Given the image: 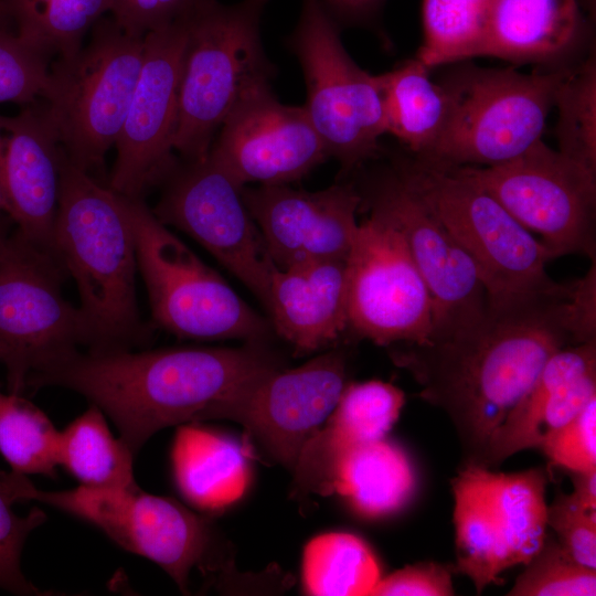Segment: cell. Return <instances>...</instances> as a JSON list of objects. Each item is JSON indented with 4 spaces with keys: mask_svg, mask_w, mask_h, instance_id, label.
Returning a JSON list of instances; mask_svg holds the SVG:
<instances>
[{
    "mask_svg": "<svg viewBox=\"0 0 596 596\" xmlns=\"http://www.w3.org/2000/svg\"><path fill=\"white\" fill-rule=\"evenodd\" d=\"M586 341L572 281L554 291L488 300L471 324L424 343L390 345V356L419 385V397L450 418L462 465L487 467L494 432L549 358Z\"/></svg>",
    "mask_w": 596,
    "mask_h": 596,
    "instance_id": "obj_1",
    "label": "cell"
},
{
    "mask_svg": "<svg viewBox=\"0 0 596 596\" xmlns=\"http://www.w3.org/2000/svg\"><path fill=\"white\" fill-rule=\"evenodd\" d=\"M264 342L115 352L75 350L34 371L26 390H72L108 415L136 456L160 429L220 418L278 361Z\"/></svg>",
    "mask_w": 596,
    "mask_h": 596,
    "instance_id": "obj_2",
    "label": "cell"
},
{
    "mask_svg": "<svg viewBox=\"0 0 596 596\" xmlns=\"http://www.w3.org/2000/svg\"><path fill=\"white\" fill-rule=\"evenodd\" d=\"M54 249L77 286L89 333L87 351L145 345L150 331L138 308L136 245L120 198L76 168L64 150Z\"/></svg>",
    "mask_w": 596,
    "mask_h": 596,
    "instance_id": "obj_3",
    "label": "cell"
},
{
    "mask_svg": "<svg viewBox=\"0 0 596 596\" xmlns=\"http://www.w3.org/2000/svg\"><path fill=\"white\" fill-rule=\"evenodd\" d=\"M268 0L224 4L201 0L187 15V39L172 140L182 160L207 156L230 111L252 91L270 85L273 66L260 38Z\"/></svg>",
    "mask_w": 596,
    "mask_h": 596,
    "instance_id": "obj_4",
    "label": "cell"
},
{
    "mask_svg": "<svg viewBox=\"0 0 596 596\" xmlns=\"http://www.w3.org/2000/svg\"><path fill=\"white\" fill-rule=\"evenodd\" d=\"M119 198L153 324L182 339L265 342L273 330L268 318L161 223L143 199Z\"/></svg>",
    "mask_w": 596,
    "mask_h": 596,
    "instance_id": "obj_5",
    "label": "cell"
},
{
    "mask_svg": "<svg viewBox=\"0 0 596 596\" xmlns=\"http://www.w3.org/2000/svg\"><path fill=\"white\" fill-rule=\"evenodd\" d=\"M394 171L473 260L489 301L563 286L546 272L552 257L542 242L477 183L417 158L396 162Z\"/></svg>",
    "mask_w": 596,
    "mask_h": 596,
    "instance_id": "obj_6",
    "label": "cell"
},
{
    "mask_svg": "<svg viewBox=\"0 0 596 596\" xmlns=\"http://www.w3.org/2000/svg\"><path fill=\"white\" fill-rule=\"evenodd\" d=\"M568 70L532 74L475 65L456 70L441 82L450 97L446 128L430 152L417 159L454 168L489 167L515 158L541 139Z\"/></svg>",
    "mask_w": 596,
    "mask_h": 596,
    "instance_id": "obj_7",
    "label": "cell"
},
{
    "mask_svg": "<svg viewBox=\"0 0 596 596\" xmlns=\"http://www.w3.org/2000/svg\"><path fill=\"white\" fill-rule=\"evenodd\" d=\"M143 38L103 17L85 45L51 63L43 100L67 159L91 175L102 170L120 134L142 64Z\"/></svg>",
    "mask_w": 596,
    "mask_h": 596,
    "instance_id": "obj_8",
    "label": "cell"
},
{
    "mask_svg": "<svg viewBox=\"0 0 596 596\" xmlns=\"http://www.w3.org/2000/svg\"><path fill=\"white\" fill-rule=\"evenodd\" d=\"M0 488L13 503L34 500L70 513L99 529L120 547L164 570L188 592L193 567H209L213 551L210 523L180 502L136 488L45 491L25 475L0 471Z\"/></svg>",
    "mask_w": 596,
    "mask_h": 596,
    "instance_id": "obj_9",
    "label": "cell"
},
{
    "mask_svg": "<svg viewBox=\"0 0 596 596\" xmlns=\"http://www.w3.org/2000/svg\"><path fill=\"white\" fill-rule=\"evenodd\" d=\"M547 469L496 472L465 464L451 479L456 563L478 594L502 582L505 570L525 565L547 535Z\"/></svg>",
    "mask_w": 596,
    "mask_h": 596,
    "instance_id": "obj_10",
    "label": "cell"
},
{
    "mask_svg": "<svg viewBox=\"0 0 596 596\" xmlns=\"http://www.w3.org/2000/svg\"><path fill=\"white\" fill-rule=\"evenodd\" d=\"M289 46L305 77L304 107L329 157L344 171L375 158L386 134L379 77L351 58L340 25L319 0H302Z\"/></svg>",
    "mask_w": 596,
    "mask_h": 596,
    "instance_id": "obj_11",
    "label": "cell"
},
{
    "mask_svg": "<svg viewBox=\"0 0 596 596\" xmlns=\"http://www.w3.org/2000/svg\"><path fill=\"white\" fill-rule=\"evenodd\" d=\"M66 275L18 230L0 249V345L10 393L22 395L34 371L89 344L79 307L62 294Z\"/></svg>",
    "mask_w": 596,
    "mask_h": 596,
    "instance_id": "obj_12",
    "label": "cell"
},
{
    "mask_svg": "<svg viewBox=\"0 0 596 596\" xmlns=\"http://www.w3.org/2000/svg\"><path fill=\"white\" fill-rule=\"evenodd\" d=\"M451 169L494 198L541 236L552 258L581 254L595 262L596 173L542 139L505 162Z\"/></svg>",
    "mask_w": 596,
    "mask_h": 596,
    "instance_id": "obj_13",
    "label": "cell"
},
{
    "mask_svg": "<svg viewBox=\"0 0 596 596\" xmlns=\"http://www.w3.org/2000/svg\"><path fill=\"white\" fill-rule=\"evenodd\" d=\"M160 185L155 216L198 242L266 309L276 266L245 205L243 187L209 153L177 161Z\"/></svg>",
    "mask_w": 596,
    "mask_h": 596,
    "instance_id": "obj_14",
    "label": "cell"
},
{
    "mask_svg": "<svg viewBox=\"0 0 596 596\" xmlns=\"http://www.w3.org/2000/svg\"><path fill=\"white\" fill-rule=\"evenodd\" d=\"M348 329L377 345L424 343L433 302L400 231L370 211L347 258Z\"/></svg>",
    "mask_w": 596,
    "mask_h": 596,
    "instance_id": "obj_15",
    "label": "cell"
},
{
    "mask_svg": "<svg viewBox=\"0 0 596 596\" xmlns=\"http://www.w3.org/2000/svg\"><path fill=\"white\" fill-rule=\"evenodd\" d=\"M185 15L143 38L142 64L115 145L116 160L107 184L119 195L143 199L178 161L172 140L187 39Z\"/></svg>",
    "mask_w": 596,
    "mask_h": 596,
    "instance_id": "obj_16",
    "label": "cell"
},
{
    "mask_svg": "<svg viewBox=\"0 0 596 596\" xmlns=\"http://www.w3.org/2000/svg\"><path fill=\"white\" fill-rule=\"evenodd\" d=\"M361 207L385 216L402 234L433 302L432 337L471 324L488 306L477 266L394 169L370 183Z\"/></svg>",
    "mask_w": 596,
    "mask_h": 596,
    "instance_id": "obj_17",
    "label": "cell"
},
{
    "mask_svg": "<svg viewBox=\"0 0 596 596\" xmlns=\"http://www.w3.org/2000/svg\"><path fill=\"white\" fill-rule=\"evenodd\" d=\"M347 362L344 351L334 349L294 369L275 368L238 394L220 418L242 424L274 460L292 471L347 385Z\"/></svg>",
    "mask_w": 596,
    "mask_h": 596,
    "instance_id": "obj_18",
    "label": "cell"
},
{
    "mask_svg": "<svg viewBox=\"0 0 596 596\" xmlns=\"http://www.w3.org/2000/svg\"><path fill=\"white\" fill-rule=\"evenodd\" d=\"M209 155L243 188L289 184L329 158L305 107L281 104L270 85L237 103Z\"/></svg>",
    "mask_w": 596,
    "mask_h": 596,
    "instance_id": "obj_19",
    "label": "cell"
},
{
    "mask_svg": "<svg viewBox=\"0 0 596 596\" xmlns=\"http://www.w3.org/2000/svg\"><path fill=\"white\" fill-rule=\"evenodd\" d=\"M242 194L277 268L348 258L362 203L353 184L338 183L312 192L288 184L247 185Z\"/></svg>",
    "mask_w": 596,
    "mask_h": 596,
    "instance_id": "obj_20",
    "label": "cell"
},
{
    "mask_svg": "<svg viewBox=\"0 0 596 596\" xmlns=\"http://www.w3.org/2000/svg\"><path fill=\"white\" fill-rule=\"evenodd\" d=\"M21 107L15 116L0 115V188L17 230L57 258L54 224L63 148L43 99Z\"/></svg>",
    "mask_w": 596,
    "mask_h": 596,
    "instance_id": "obj_21",
    "label": "cell"
},
{
    "mask_svg": "<svg viewBox=\"0 0 596 596\" xmlns=\"http://www.w3.org/2000/svg\"><path fill=\"white\" fill-rule=\"evenodd\" d=\"M596 397V340L554 352L494 432L487 468L539 446Z\"/></svg>",
    "mask_w": 596,
    "mask_h": 596,
    "instance_id": "obj_22",
    "label": "cell"
},
{
    "mask_svg": "<svg viewBox=\"0 0 596 596\" xmlns=\"http://www.w3.org/2000/svg\"><path fill=\"white\" fill-rule=\"evenodd\" d=\"M265 310L298 354L333 344L348 330L347 259L275 267Z\"/></svg>",
    "mask_w": 596,
    "mask_h": 596,
    "instance_id": "obj_23",
    "label": "cell"
},
{
    "mask_svg": "<svg viewBox=\"0 0 596 596\" xmlns=\"http://www.w3.org/2000/svg\"><path fill=\"white\" fill-rule=\"evenodd\" d=\"M404 404V392L391 383H347L333 412L299 455L292 470L294 493L331 494L340 456L355 445L386 437Z\"/></svg>",
    "mask_w": 596,
    "mask_h": 596,
    "instance_id": "obj_24",
    "label": "cell"
},
{
    "mask_svg": "<svg viewBox=\"0 0 596 596\" xmlns=\"http://www.w3.org/2000/svg\"><path fill=\"white\" fill-rule=\"evenodd\" d=\"M585 28L577 0H493L480 56L556 62L578 45Z\"/></svg>",
    "mask_w": 596,
    "mask_h": 596,
    "instance_id": "obj_25",
    "label": "cell"
},
{
    "mask_svg": "<svg viewBox=\"0 0 596 596\" xmlns=\"http://www.w3.org/2000/svg\"><path fill=\"white\" fill-rule=\"evenodd\" d=\"M171 462L179 491L202 511L216 512L236 502L249 482L243 447L233 438L195 423L178 427Z\"/></svg>",
    "mask_w": 596,
    "mask_h": 596,
    "instance_id": "obj_26",
    "label": "cell"
},
{
    "mask_svg": "<svg viewBox=\"0 0 596 596\" xmlns=\"http://www.w3.org/2000/svg\"><path fill=\"white\" fill-rule=\"evenodd\" d=\"M417 475L407 453L386 437L355 445L338 459L332 492L368 519L392 515L414 498Z\"/></svg>",
    "mask_w": 596,
    "mask_h": 596,
    "instance_id": "obj_27",
    "label": "cell"
},
{
    "mask_svg": "<svg viewBox=\"0 0 596 596\" xmlns=\"http://www.w3.org/2000/svg\"><path fill=\"white\" fill-rule=\"evenodd\" d=\"M386 134L394 136L416 158H424L441 137L450 114V97L443 83L429 78L417 57L377 74Z\"/></svg>",
    "mask_w": 596,
    "mask_h": 596,
    "instance_id": "obj_28",
    "label": "cell"
},
{
    "mask_svg": "<svg viewBox=\"0 0 596 596\" xmlns=\"http://www.w3.org/2000/svg\"><path fill=\"white\" fill-rule=\"evenodd\" d=\"M135 455L116 438L104 412L91 406L60 432L58 465L82 486L94 488H136Z\"/></svg>",
    "mask_w": 596,
    "mask_h": 596,
    "instance_id": "obj_29",
    "label": "cell"
},
{
    "mask_svg": "<svg viewBox=\"0 0 596 596\" xmlns=\"http://www.w3.org/2000/svg\"><path fill=\"white\" fill-rule=\"evenodd\" d=\"M17 35L52 61L74 54L111 0H4Z\"/></svg>",
    "mask_w": 596,
    "mask_h": 596,
    "instance_id": "obj_30",
    "label": "cell"
},
{
    "mask_svg": "<svg viewBox=\"0 0 596 596\" xmlns=\"http://www.w3.org/2000/svg\"><path fill=\"white\" fill-rule=\"evenodd\" d=\"M379 562L359 536L329 532L310 540L302 554V583L316 596H365L381 579Z\"/></svg>",
    "mask_w": 596,
    "mask_h": 596,
    "instance_id": "obj_31",
    "label": "cell"
},
{
    "mask_svg": "<svg viewBox=\"0 0 596 596\" xmlns=\"http://www.w3.org/2000/svg\"><path fill=\"white\" fill-rule=\"evenodd\" d=\"M493 0H423L416 57L429 70L480 56Z\"/></svg>",
    "mask_w": 596,
    "mask_h": 596,
    "instance_id": "obj_32",
    "label": "cell"
},
{
    "mask_svg": "<svg viewBox=\"0 0 596 596\" xmlns=\"http://www.w3.org/2000/svg\"><path fill=\"white\" fill-rule=\"evenodd\" d=\"M60 432L21 394L0 389V454L15 473L56 476Z\"/></svg>",
    "mask_w": 596,
    "mask_h": 596,
    "instance_id": "obj_33",
    "label": "cell"
},
{
    "mask_svg": "<svg viewBox=\"0 0 596 596\" xmlns=\"http://www.w3.org/2000/svg\"><path fill=\"white\" fill-rule=\"evenodd\" d=\"M558 151L596 173V58L590 54L570 67L560 83L554 105Z\"/></svg>",
    "mask_w": 596,
    "mask_h": 596,
    "instance_id": "obj_34",
    "label": "cell"
},
{
    "mask_svg": "<svg viewBox=\"0 0 596 596\" xmlns=\"http://www.w3.org/2000/svg\"><path fill=\"white\" fill-rule=\"evenodd\" d=\"M509 596H594L596 570L577 563L547 533L535 555L524 565Z\"/></svg>",
    "mask_w": 596,
    "mask_h": 596,
    "instance_id": "obj_35",
    "label": "cell"
},
{
    "mask_svg": "<svg viewBox=\"0 0 596 596\" xmlns=\"http://www.w3.org/2000/svg\"><path fill=\"white\" fill-rule=\"evenodd\" d=\"M51 63L14 31L0 30V104L23 106L43 99Z\"/></svg>",
    "mask_w": 596,
    "mask_h": 596,
    "instance_id": "obj_36",
    "label": "cell"
},
{
    "mask_svg": "<svg viewBox=\"0 0 596 596\" xmlns=\"http://www.w3.org/2000/svg\"><path fill=\"white\" fill-rule=\"evenodd\" d=\"M12 502L0 488V588L18 595H46L21 570V554L29 534L46 521L34 507L25 517L14 513Z\"/></svg>",
    "mask_w": 596,
    "mask_h": 596,
    "instance_id": "obj_37",
    "label": "cell"
},
{
    "mask_svg": "<svg viewBox=\"0 0 596 596\" xmlns=\"http://www.w3.org/2000/svg\"><path fill=\"white\" fill-rule=\"evenodd\" d=\"M547 528L558 544L581 565L596 570V508L573 492L557 493L547 505Z\"/></svg>",
    "mask_w": 596,
    "mask_h": 596,
    "instance_id": "obj_38",
    "label": "cell"
},
{
    "mask_svg": "<svg viewBox=\"0 0 596 596\" xmlns=\"http://www.w3.org/2000/svg\"><path fill=\"white\" fill-rule=\"evenodd\" d=\"M550 462L568 472L596 470V397L539 446Z\"/></svg>",
    "mask_w": 596,
    "mask_h": 596,
    "instance_id": "obj_39",
    "label": "cell"
},
{
    "mask_svg": "<svg viewBox=\"0 0 596 596\" xmlns=\"http://www.w3.org/2000/svg\"><path fill=\"white\" fill-rule=\"evenodd\" d=\"M201 0H111L110 13L128 34L145 36L189 13Z\"/></svg>",
    "mask_w": 596,
    "mask_h": 596,
    "instance_id": "obj_40",
    "label": "cell"
},
{
    "mask_svg": "<svg viewBox=\"0 0 596 596\" xmlns=\"http://www.w3.org/2000/svg\"><path fill=\"white\" fill-rule=\"evenodd\" d=\"M453 568L435 562H421L381 577L372 596L454 595Z\"/></svg>",
    "mask_w": 596,
    "mask_h": 596,
    "instance_id": "obj_41",
    "label": "cell"
},
{
    "mask_svg": "<svg viewBox=\"0 0 596 596\" xmlns=\"http://www.w3.org/2000/svg\"><path fill=\"white\" fill-rule=\"evenodd\" d=\"M327 12L340 24L370 23L385 0H319Z\"/></svg>",
    "mask_w": 596,
    "mask_h": 596,
    "instance_id": "obj_42",
    "label": "cell"
},
{
    "mask_svg": "<svg viewBox=\"0 0 596 596\" xmlns=\"http://www.w3.org/2000/svg\"><path fill=\"white\" fill-rule=\"evenodd\" d=\"M573 493L585 504L596 508V470L570 472Z\"/></svg>",
    "mask_w": 596,
    "mask_h": 596,
    "instance_id": "obj_43",
    "label": "cell"
},
{
    "mask_svg": "<svg viewBox=\"0 0 596 596\" xmlns=\"http://www.w3.org/2000/svg\"><path fill=\"white\" fill-rule=\"evenodd\" d=\"M0 30L14 31L4 0H0Z\"/></svg>",
    "mask_w": 596,
    "mask_h": 596,
    "instance_id": "obj_44",
    "label": "cell"
},
{
    "mask_svg": "<svg viewBox=\"0 0 596 596\" xmlns=\"http://www.w3.org/2000/svg\"><path fill=\"white\" fill-rule=\"evenodd\" d=\"M12 220L8 214L0 213V249L3 247L10 234H8L7 221Z\"/></svg>",
    "mask_w": 596,
    "mask_h": 596,
    "instance_id": "obj_45",
    "label": "cell"
},
{
    "mask_svg": "<svg viewBox=\"0 0 596 596\" xmlns=\"http://www.w3.org/2000/svg\"><path fill=\"white\" fill-rule=\"evenodd\" d=\"M0 213H6L10 216L9 204L1 188H0Z\"/></svg>",
    "mask_w": 596,
    "mask_h": 596,
    "instance_id": "obj_46",
    "label": "cell"
},
{
    "mask_svg": "<svg viewBox=\"0 0 596 596\" xmlns=\"http://www.w3.org/2000/svg\"><path fill=\"white\" fill-rule=\"evenodd\" d=\"M4 358H6V351H4V349L0 345V362H1V363H3Z\"/></svg>",
    "mask_w": 596,
    "mask_h": 596,
    "instance_id": "obj_47",
    "label": "cell"
}]
</instances>
